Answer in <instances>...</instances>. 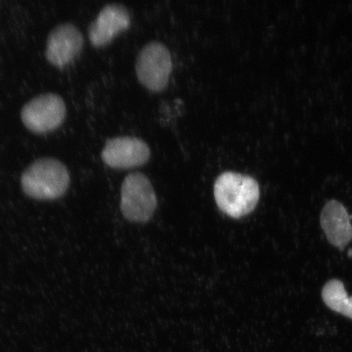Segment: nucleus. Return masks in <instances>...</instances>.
<instances>
[{
    "instance_id": "f257e3e1",
    "label": "nucleus",
    "mask_w": 352,
    "mask_h": 352,
    "mask_svg": "<svg viewBox=\"0 0 352 352\" xmlns=\"http://www.w3.org/2000/svg\"><path fill=\"white\" fill-rule=\"evenodd\" d=\"M214 192L219 208L235 219L252 213L261 196L256 180L231 171L220 175L215 180Z\"/></svg>"
},
{
    "instance_id": "f03ea898",
    "label": "nucleus",
    "mask_w": 352,
    "mask_h": 352,
    "mask_svg": "<svg viewBox=\"0 0 352 352\" xmlns=\"http://www.w3.org/2000/svg\"><path fill=\"white\" fill-rule=\"evenodd\" d=\"M69 173L63 162L52 157L38 158L21 175L26 195L37 200H54L63 197L69 186Z\"/></svg>"
},
{
    "instance_id": "7ed1b4c3",
    "label": "nucleus",
    "mask_w": 352,
    "mask_h": 352,
    "mask_svg": "<svg viewBox=\"0 0 352 352\" xmlns=\"http://www.w3.org/2000/svg\"><path fill=\"white\" fill-rule=\"evenodd\" d=\"M173 58L168 47L158 41L149 42L140 51L135 63L138 80L148 90L160 92L168 85Z\"/></svg>"
},
{
    "instance_id": "20e7f679",
    "label": "nucleus",
    "mask_w": 352,
    "mask_h": 352,
    "mask_svg": "<svg viewBox=\"0 0 352 352\" xmlns=\"http://www.w3.org/2000/svg\"><path fill=\"white\" fill-rule=\"evenodd\" d=\"M157 208V197L151 180L142 173L126 176L122 184L121 210L132 222H147Z\"/></svg>"
},
{
    "instance_id": "39448f33",
    "label": "nucleus",
    "mask_w": 352,
    "mask_h": 352,
    "mask_svg": "<svg viewBox=\"0 0 352 352\" xmlns=\"http://www.w3.org/2000/svg\"><path fill=\"white\" fill-rule=\"evenodd\" d=\"M66 105L61 96L45 94L35 96L21 109V118L30 131L44 134L58 129L66 118Z\"/></svg>"
},
{
    "instance_id": "423d86ee",
    "label": "nucleus",
    "mask_w": 352,
    "mask_h": 352,
    "mask_svg": "<svg viewBox=\"0 0 352 352\" xmlns=\"http://www.w3.org/2000/svg\"><path fill=\"white\" fill-rule=\"evenodd\" d=\"M85 38L77 26L72 23L56 25L48 35L45 56L57 68H65L80 55Z\"/></svg>"
},
{
    "instance_id": "0eeeda50",
    "label": "nucleus",
    "mask_w": 352,
    "mask_h": 352,
    "mask_svg": "<svg viewBox=\"0 0 352 352\" xmlns=\"http://www.w3.org/2000/svg\"><path fill=\"white\" fill-rule=\"evenodd\" d=\"M151 156L146 142L133 136L112 138L104 144L101 158L113 168L127 169L142 166Z\"/></svg>"
},
{
    "instance_id": "6e6552de",
    "label": "nucleus",
    "mask_w": 352,
    "mask_h": 352,
    "mask_svg": "<svg viewBox=\"0 0 352 352\" xmlns=\"http://www.w3.org/2000/svg\"><path fill=\"white\" fill-rule=\"evenodd\" d=\"M131 16L125 6L110 3L100 10L88 28V38L96 47L107 46L114 38L130 28Z\"/></svg>"
},
{
    "instance_id": "1a4fd4ad",
    "label": "nucleus",
    "mask_w": 352,
    "mask_h": 352,
    "mask_svg": "<svg viewBox=\"0 0 352 352\" xmlns=\"http://www.w3.org/2000/svg\"><path fill=\"white\" fill-rule=\"evenodd\" d=\"M320 226L329 243L338 249L343 250L352 240L350 215L340 202H327L321 211Z\"/></svg>"
},
{
    "instance_id": "9d476101",
    "label": "nucleus",
    "mask_w": 352,
    "mask_h": 352,
    "mask_svg": "<svg viewBox=\"0 0 352 352\" xmlns=\"http://www.w3.org/2000/svg\"><path fill=\"white\" fill-rule=\"evenodd\" d=\"M321 296L330 309L352 319V297L347 296L344 285L341 280H329L324 285Z\"/></svg>"
}]
</instances>
